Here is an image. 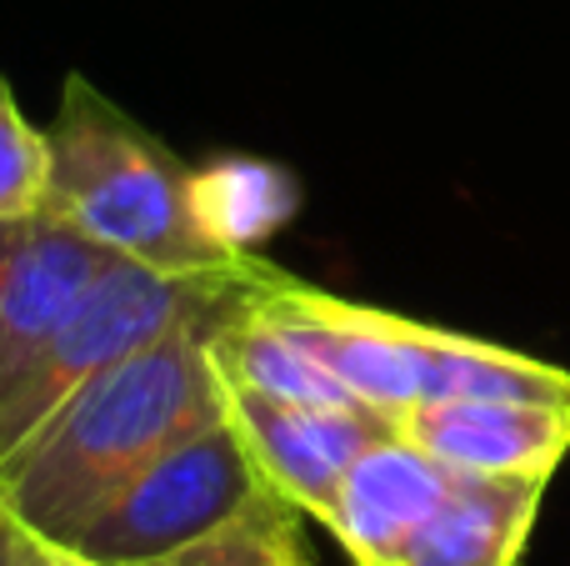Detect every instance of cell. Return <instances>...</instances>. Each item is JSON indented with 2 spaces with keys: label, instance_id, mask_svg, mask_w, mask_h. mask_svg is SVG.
<instances>
[{
  "label": "cell",
  "instance_id": "6da1fadb",
  "mask_svg": "<svg viewBox=\"0 0 570 566\" xmlns=\"http://www.w3.org/2000/svg\"><path fill=\"white\" fill-rule=\"evenodd\" d=\"M246 291L180 316L160 341L86 381L36 437L0 461V507L46 547H76L80 531L160 451L226 421V381L210 357V336Z\"/></svg>",
  "mask_w": 570,
  "mask_h": 566
},
{
  "label": "cell",
  "instance_id": "7a4b0ae2",
  "mask_svg": "<svg viewBox=\"0 0 570 566\" xmlns=\"http://www.w3.org/2000/svg\"><path fill=\"white\" fill-rule=\"evenodd\" d=\"M46 206L76 221L116 256L170 276L246 266L206 231L196 206V170L170 156L146 126L106 100L86 76H66L50 120ZM261 261V256H250Z\"/></svg>",
  "mask_w": 570,
  "mask_h": 566
},
{
  "label": "cell",
  "instance_id": "3957f363",
  "mask_svg": "<svg viewBox=\"0 0 570 566\" xmlns=\"http://www.w3.org/2000/svg\"><path fill=\"white\" fill-rule=\"evenodd\" d=\"M266 266L271 261L261 256L236 271L170 276V271H150L140 261L116 256L86 286V296L60 316V326L0 377V461L20 441L36 437L86 381L160 341L180 316L246 291Z\"/></svg>",
  "mask_w": 570,
  "mask_h": 566
},
{
  "label": "cell",
  "instance_id": "277c9868",
  "mask_svg": "<svg viewBox=\"0 0 570 566\" xmlns=\"http://www.w3.org/2000/svg\"><path fill=\"white\" fill-rule=\"evenodd\" d=\"M266 487L246 431L226 417L160 451L66 552L96 566H150L226 527Z\"/></svg>",
  "mask_w": 570,
  "mask_h": 566
},
{
  "label": "cell",
  "instance_id": "5b68a950",
  "mask_svg": "<svg viewBox=\"0 0 570 566\" xmlns=\"http://www.w3.org/2000/svg\"><path fill=\"white\" fill-rule=\"evenodd\" d=\"M256 306L285 336L301 341L355 401L375 407L395 427L405 411L431 397V357L441 326L355 306V301H341L321 286L285 276L281 266L256 286Z\"/></svg>",
  "mask_w": 570,
  "mask_h": 566
},
{
  "label": "cell",
  "instance_id": "8992f818",
  "mask_svg": "<svg viewBox=\"0 0 570 566\" xmlns=\"http://www.w3.org/2000/svg\"><path fill=\"white\" fill-rule=\"evenodd\" d=\"M226 407L230 421L246 431L266 481L315 521H325L345 471L375 441L401 437V427L391 417H381L375 407H361V401L355 407H311V401L266 397L256 387L226 381Z\"/></svg>",
  "mask_w": 570,
  "mask_h": 566
},
{
  "label": "cell",
  "instance_id": "52a82bcc",
  "mask_svg": "<svg viewBox=\"0 0 570 566\" xmlns=\"http://www.w3.org/2000/svg\"><path fill=\"white\" fill-rule=\"evenodd\" d=\"M110 261L116 251L50 206L0 221V377L60 326Z\"/></svg>",
  "mask_w": 570,
  "mask_h": 566
},
{
  "label": "cell",
  "instance_id": "ba28073f",
  "mask_svg": "<svg viewBox=\"0 0 570 566\" xmlns=\"http://www.w3.org/2000/svg\"><path fill=\"white\" fill-rule=\"evenodd\" d=\"M401 437L455 471L551 481L570 451V401H425Z\"/></svg>",
  "mask_w": 570,
  "mask_h": 566
},
{
  "label": "cell",
  "instance_id": "9c48e42d",
  "mask_svg": "<svg viewBox=\"0 0 570 566\" xmlns=\"http://www.w3.org/2000/svg\"><path fill=\"white\" fill-rule=\"evenodd\" d=\"M451 481L455 467L405 437H385L345 471L321 527H331L355 566H395L415 527L445 501Z\"/></svg>",
  "mask_w": 570,
  "mask_h": 566
},
{
  "label": "cell",
  "instance_id": "30bf717a",
  "mask_svg": "<svg viewBox=\"0 0 570 566\" xmlns=\"http://www.w3.org/2000/svg\"><path fill=\"white\" fill-rule=\"evenodd\" d=\"M546 487V477L455 471L445 501L415 527L395 566H521Z\"/></svg>",
  "mask_w": 570,
  "mask_h": 566
},
{
  "label": "cell",
  "instance_id": "8fae6325",
  "mask_svg": "<svg viewBox=\"0 0 570 566\" xmlns=\"http://www.w3.org/2000/svg\"><path fill=\"white\" fill-rule=\"evenodd\" d=\"M256 286H250L246 296L226 311V316H220L216 336H210V357H216L220 377L240 381V387H256V391H266V397H285V401H311V407H355L351 391H345L341 381H335L331 371H325L321 361L301 347V341L285 336L276 321L256 306Z\"/></svg>",
  "mask_w": 570,
  "mask_h": 566
},
{
  "label": "cell",
  "instance_id": "7c38bea8",
  "mask_svg": "<svg viewBox=\"0 0 570 566\" xmlns=\"http://www.w3.org/2000/svg\"><path fill=\"white\" fill-rule=\"evenodd\" d=\"M196 206L206 231L230 251V256L250 261L261 256L271 236L291 221L295 186L281 166L271 160H216V166L196 170Z\"/></svg>",
  "mask_w": 570,
  "mask_h": 566
},
{
  "label": "cell",
  "instance_id": "4fadbf2b",
  "mask_svg": "<svg viewBox=\"0 0 570 566\" xmlns=\"http://www.w3.org/2000/svg\"><path fill=\"white\" fill-rule=\"evenodd\" d=\"M305 511L276 487H266L246 511L216 527L210 537L190 541V547L170 552V557L150 566H315L305 547Z\"/></svg>",
  "mask_w": 570,
  "mask_h": 566
},
{
  "label": "cell",
  "instance_id": "5bb4252c",
  "mask_svg": "<svg viewBox=\"0 0 570 566\" xmlns=\"http://www.w3.org/2000/svg\"><path fill=\"white\" fill-rule=\"evenodd\" d=\"M50 196V136L20 116L0 80V221L36 216Z\"/></svg>",
  "mask_w": 570,
  "mask_h": 566
},
{
  "label": "cell",
  "instance_id": "9a60e30c",
  "mask_svg": "<svg viewBox=\"0 0 570 566\" xmlns=\"http://www.w3.org/2000/svg\"><path fill=\"white\" fill-rule=\"evenodd\" d=\"M0 566H60V562L46 541L30 537V531L0 507Z\"/></svg>",
  "mask_w": 570,
  "mask_h": 566
},
{
  "label": "cell",
  "instance_id": "2e32d148",
  "mask_svg": "<svg viewBox=\"0 0 570 566\" xmlns=\"http://www.w3.org/2000/svg\"><path fill=\"white\" fill-rule=\"evenodd\" d=\"M50 552H56V562H60V566H96V562L76 557V552H66V547H50Z\"/></svg>",
  "mask_w": 570,
  "mask_h": 566
}]
</instances>
